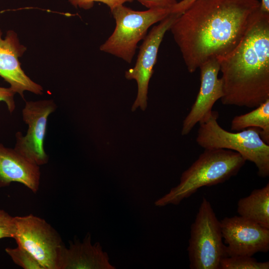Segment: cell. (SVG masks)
Masks as SVG:
<instances>
[{
    "instance_id": "obj_1",
    "label": "cell",
    "mask_w": 269,
    "mask_h": 269,
    "mask_svg": "<svg viewBox=\"0 0 269 269\" xmlns=\"http://www.w3.org/2000/svg\"><path fill=\"white\" fill-rule=\"evenodd\" d=\"M258 0H197L178 15L169 30L188 71L233 50L260 11Z\"/></svg>"
},
{
    "instance_id": "obj_2",
    "label": "cell",
    "mask_w": 269,
    "mask_h": 269,
    "mask_svg": "<svg viewBox=\"0 0 269 269\" xmlns=\"http://www.w3.org/2000/svg\"><path fill=\"white\" fill-rule=\"evenodd\" d=\"M217 59L223 105L254 108L269 99V13L260 8L236 47Z\"/></svg>"
},
{
    "instance_id": "obj_3",
    "label": "cell",
    "mask_w": 269,
    "mask_h": 269,
    "mask_svg": "<svg viewBox=\"0 0 269 269\" xmlns=\"http://www.w3.org/2000/svg\"><path fill=\"white\" fill-rule=\"evenodd\" d=\"M246 160L239 153L227 149L207 148L181 174L179 183L154 204L178 205L199 188L223 183L235 176Z\"/></svg>"
},
{
    "instance_id": "obj_4",
    "label": "cell",
    "mask_w": 269,
    "mask_h": 269,
    "mask_svg": "<svg viewBox=\"0 0 269 269\" xmlns=\"http://www.w3.org/2000/svg\"><path fill=\"white\" fill-rule=\"evenodd\" d=\"M219 114L212 111L198 124L196 141L203 148L227 149L239 153L247 161L253 162L258 175H269V144L262 138L258 128H249L236 133L222 128L218 123Z\"/></svg>"
},
{
    "instance_id": "obj_5",
    "label": "cell",
    "mask_w": 269,
    "mask_h": 269,
    "mask_svg": "<svg viewBox=\"0 0 269 269\" xmlns=\"http://www.w3.org/2000/svg\"><path fill=\"white\" fill-rule=\"evenodd\" d=\"M111 12L115 20V29L101 45V51L131 63L138 43L143 40L149 28L159 22L170 12V9H148L137 11L120 5Z\"/></svg>"
},
{
    "instance_id": "obj_6",
    "label": "cell",
    "mask_w": 269,
    "mask_h": 269,
    "mask_svg": "<svg viewBox=\"0 0 269 269\" xmlns=\"http://www.w3.org/2000/svg\"><path fill=\"white\" fill-rule=\"evenodd\" d=\"M220 221L209 201L203 197L190 227L187 248L191 269H219L226 257Z\"/></svg>"
},
{
    "instance_id": "obj_7",
    "label": "cell",
    "mask_w": 269,
    "mask_h": 269,
    "mask_svg": "<svg viewBox=\"0 0 269 269\" xmlns=\"http://www.w3.org/2000/svg\"><path fill=\"white\" fill-rule=\"evenodd\" d=\"M13 237L17 246L28 251L43 269H59L65 246L58 233L44 219L29 214L14 217Z\"/></svg>"
},
{
    "instance_id": "obj_8",
    "label": "cell",
    "mask_w": 269,
    "mask_h": 269,
    "mask_svg": "<svg viewBox=\"0 0 269 269\" xmlns=\"http://www.w3.org/2000/svg\"><path fill=\"white\" fill-rule=\"evenodd\" d=\"M57 106L52 99L26 101L22 110L24 122L27 125L26 134L20 132L15 135L14 149L32 163L40 166L46 164L49 157L44 148L49 116Z\"/></svg>"
},
{
    "instance_id": "obj_9",
    "label": "cell",
    "mask_w": 269,
    "mask_h": 269,
    "mask_svg": "<svg viewBox=\"0 0 269 269\" xmlns=\"http://www.w3.org/2000/svg\"><path fill=\"white\" fill-rule=\"evenodd\" d=\"M178 15L170 13L152 27L139 47L134 67L125 72L126 78L135 80L137 85V96L132 106L133 111L138 107L144 111L147 107L148 84L157 61L159 48L166 32Z\"/></svg>"
},
{
    "instance_id": "obj_10",
    "label": "cell",
    "mask_w": 269,
    "mask_h": 269,
    "mask_svg": "<svg viewBox=\"0 0 269 269\" xmlns=\"http://www.w3.org/2000/svg\"><path fill=\"white\" fill-rule=\"evenodd\" d=\"M226 257L253 256L269 250V229L240 216L220 221Z\"/></svg>"
},
{
    "instance_id": "obj_11",
    "label": "cell",
    "mask_w": 269,
    "mask_h": 269,
    "mask_svg": "<svg viewBox=\"0 0 269 269\" xmlns=\"http://www.w3.org/2000/svg\"><path fill=\"white\" fill-rule=\"evenodd\" d=\"M2 34L0 28V76L23 99L25 91L42 95L43 87L32 81L21 68L19 58L26 48L20 44L17 34L14 31L8 30L4 39Z\"/></svg>"
},
{
    "instance_id": "obj_12",
    "label": "cell",
    "mask_w": 269,
    "mask_h": 269,
    "mask_svg": "<svg viewBox=\"0 0 269 269\" xmlns=\"http://www.w3.org/2000/svg\"><path fill=\"white\" fill-rule=\"evenodd\" d=\"M200 87L190 112L184 119L182 135L188 134L195 126L212 111L214 104L223 96L222 82L218 77L220 66L217 59H211L202 65Z\"/></svg>"
},
{
    "instance_id": "obj_13",
    "label": "cell",
    "mask_w": 269,
    "mask_h": 269,
    "mask_svg": "<svg viewBox=\"0 0 269 269\" xmlns=\"http://www.w3.org/2000/svg\"><path fill=\"white\" fill-rule=\"evenodd\" d=\"M40 179L39 166L28 160L14 148L7 147L0 142V188L17 182L36 193Z\"/></svg>"
},
{
    "instance_id": "obj_14",
    "label": "cell",
    "mask_w": 269,
    "mask_h": 269,
    "mask_svg": "<svg viewBox=\"0 0 269 269\" xmlns=\"http://www.w3.org/2000/svg\"><path fill=\"white\" fill-rule=\"evenodd\" d=\"M109 260L100 243L92 244L91 235L88 233L83 242L74 239L68 248L64 247L59 269H115Z\"/></svg>"
},
{
    "instance_id": "obj_15",
    "label": "cell",
    "mask_w": 269,
    "mask_h": 269,
    "mask_svg": "<svg viewBox=\"0 0 269 269\" xmlns=\"http://www.w3.org/2000/svg\"><path fill=\"white\" fill-rule=\"evenodd\" d=\"M237 212L239 216L269 229V183L239 200Z\"/></svg>"
},
{
    "instance_id": "obj_16",
    "label": "cell",
    "mask_w": 269,
    "mask_h": 269,
    "mask_svg": "<svg viewBox=\"0 0 269 269\" xmlns=\"http://www.w3.org/2000/svg\"><path fill=\"white\" fill-rule=\"evenodd\" d=\"M251 127L260 129L262 138L269 144V99L254 110L234 117L231 123V130L236 132Z\"/></svg>"
},
{
    "instance_id": "obj_17",
    "label": "cell",
    "mask_w": 269,
    "mask_h": 269,
    "mask_svg": "<svg viewBox=\"0 0 269 269\" xmlns=\"http://www.w3.org/2000/svg\"><path fill=\"white\" fill-rule=\"evenodd\" d=\"M269 262H259L249 256H233L223 258L219 269H269Z\"/></svg>"
},
{
    "instance_id": "obj_18",
    "label": "cell",
    "mask_w": 269,
    "mask_h": 269,
    "mask_svg": "<svg viewBox=\"0 0 269 269\" xmlns=\"http://www.w3.org/2000/svg\"><path fill=\"white\" fill-rule=\"evenodd\" d=\"M5 251L15 264L24 269H43L37 260L20 246L6 248Z\"/></svg>"
},
{
    "instance_id": "obj_19",
    "label": "cell",
    "mask_w": 269,
    "mask_h": 269,
    "mask_svg": "<svg viewBox=\"0 0 269 269\" xmlns=\"http://www.w3.org/2000/svg\"><path fill=\"white\" fill-rule=\"evenodd\" d=\"M133 0H69V2L76 7H80L86 10L92 8L95 2H101L106 4L112 11L116 7L124 4L126 2H132Z\"/></svg>"
},
{
    "instance_id": "obj_20",
    "label": "cell",
    "mask_w": 269,
    "mask_h": 269,
    "mask_svg": "<svg viewBox=\"0 0 269 269\" xmlns=\"http://www.w3.org/2000/svg\"><path fill=\"white\" fill-rule=\"evenodd\" d=\"M14 230V217L0 209V239L4 238H13Z\"/></svg>"
},
{
    "instance_id": "obj_21",
    "label": "cell",
    "mask_w": 269,
    "mask_h": 269,
    "mask_svg": "<svg viewBox=\"0 0 269 269\" xmlns=\"http://www.w3.org/2000/svg\"><path fill=\"white\" fill-rule=\"evenodd\" d=\"M16 93L10 88L0 87V101L4 102L9 113H13L15 109L14 95Z\"/></svg>"
},
{
    "instance_id": "obj_22",
    "label": "cell",
    "mask_w": 269,
    "mask_h": 269,
    "mask_svg": "<svg viewBox=\"0 0 269 269\" xmlns=\"http://www.w3.org/2000/svg\"><path fill=\"white\" fill-rule=\"evenodd\" d=\"M148 9L171 8L177 2L176 0H137Z\"/></svg>"
},
{
    "instance_id": "obj_23",
    "label": "cell",
    "mask_w": 269,
    "mask_h": 269,
    "mask_svg": "<svg viewBox=\"0 0 269 269\" xmlns=\"http://www.w3.org/2000/svg\"><path fill=\"white\" fill-rule=\"evenodd\" d=\"M197 0H181L177 2L170 9L171 13L180 14Z\"/></svg>"
},
{
    "instance_id": "obj_24",
    "label": "cell",
    "mask_w": 269,
    "mask_h": 269,
    "mask_svg": "<svg viewBox=\"0 0 269 269\" xmlns=\"http://www.w3.org/2000/svg\"><path fill=\"white\" fill-rule=\"evenodd\" d=\"M260 8L262 11L269 13V0H261Z\"/></svg>"
}]
</instances>
